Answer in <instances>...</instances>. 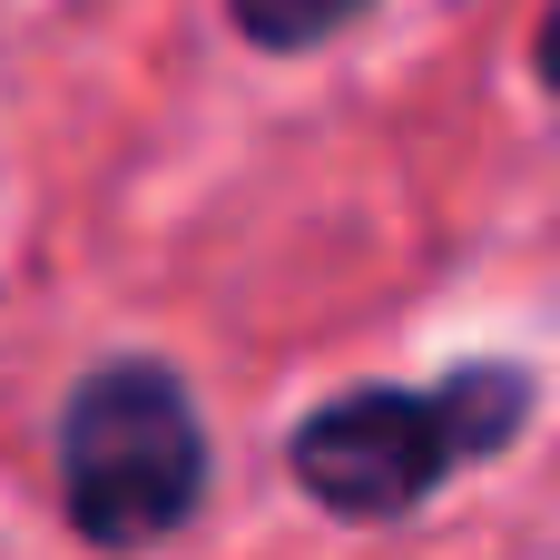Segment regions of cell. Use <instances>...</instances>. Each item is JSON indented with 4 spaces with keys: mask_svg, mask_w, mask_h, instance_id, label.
Returning a JSON list of instances; mask_svg holds the SVG:
<instances>
[{
    "mask_svg": "<svg viewBox=\"0 0 560 560\" xmlns=\"http://www.w3.org/2000/svg\"><path fill=\"white\" fill-rule=\"evenodd\" d=\"M522 433H532V374L522 364H463V374L413 384V394L364 384V394L305 413L285 443V472L335 522H404L443 482H463L472 463L512 453Z\"/></svg>",
    "mask_w": 560,
    "mask_h": 560,
    "instance_id": "6da1fadb",
    "label": "cell"
},
{
    "mask_svg": "<svg viewBox=\"0 0 560 560\" xmlns=\"http://www.w3.org/2000/svg\"><path fill=\"white\" fill-rule=\"evenodd\" d=\"M207 502V423L167 364H98L59 404V512L89 551H148Z\"/></svg>",
    "mask_w": 560,
    "mask_h": 560,
    "instance_id": "7a4b0ae2",
    "label": "cell"
},
{
    "mask_svg": "<svg viewBox=\"0 0 560 560\" xmlns=\"http://www.w3.org/2000/svg\"><path fill=\"white\" fill-rule=\"evenodd\" d=\"M374 0H226V20L256 39V49H315L335 30H354Z\"/></svg>",
    "mask_w": 560,
    "mask_h": 560,
    "instance_id": "3957f363",
    "label": "cell"
}]
</instances>
